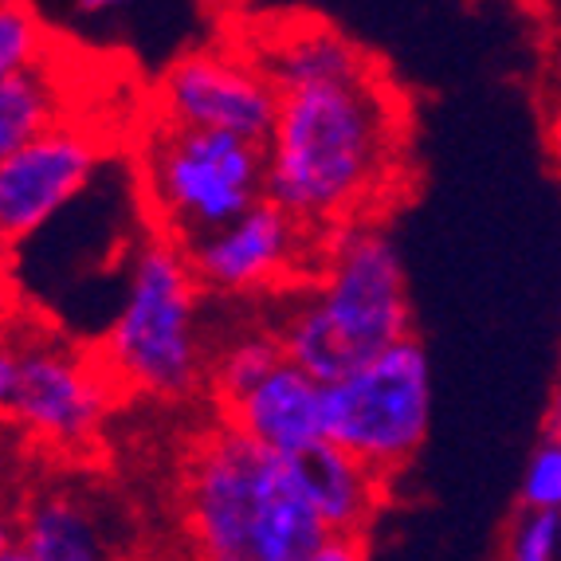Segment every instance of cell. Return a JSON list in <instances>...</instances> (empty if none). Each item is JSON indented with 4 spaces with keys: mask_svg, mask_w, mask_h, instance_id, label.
<instances>
[{
    "mask_svg": "<svg viewBox=\"0 0 561 561\" xmlns=\"http://www.w3.org/2000/svg\"><path fill=\"white\" fill-rule=\"evenodd\" d=\"M59 122V87L44 64L0 76V153L16 150Z\"/></svg>",
    "mask_w": 561,
    "mask_h": 561,
    "instance_id": "15",
    "label": "cell"
},
{
    "mask_svg": "<svg viewBox=\"0 0 561 561\" xmlns=\"http://www.w3.org/2000/svg\"><path fill=\"white\" fill-rule=\"evenodd\" d=\"M153 114L267 141L279 118V91L240 47H201L169 64L153 94Z\"/></svg>",
    "mask_w": 561,
    "mask_h": 561,
    "instance_id": "8",
    "label": "cell"
},
{
    "mask_svg": "<svg viewBox=\"0 0 561 561\" xmlns=\"http://www.w3.org/2000/svg\"><path fill=\"white\" fill-rule=\"evenodd\" d=\"M310 232L319 228H310L279 201L263 197L260 205L236 216L232 225L197 240L185 252L201 287L220 290V295H248V290H267L275 283L299 279Z\"/></svg>",
    "mask_w": 561,
    "mask_h": 561,
    "instance_id": "10",
    "label": "cell"
},
{
    "mask_svg": "<svg viewBox=\"0 0 561 561\" xmlns=\"http://www.w3.org/2000/svg\"><path fill=\"white\" fill-rule=\"evenodd\" d=\"M220 421L248 432L252 440L275 451H299L327 436V385L283 357L255 389L228 404H216Z\"/></svg>",
    "mask_w": 561,
    "mask_h": 561,
    "instance_id": "12",
    "label": "cell"
},
{
    "mask_svg": "<svg viewBox=\"0 0 561 561\" xmlns=\"http://www.w3.org/2000/svg\"><path fill=\"white\" fill-rule=\"evenodd\" d=\"M283 357H287V350H283L279 330H248V334H240L236 342H228V346L216 354L213 365H208L213 401L228 404V401H236V397H243L248 389H255L263 377L272 374Z\"/></svg>",
    "mask_w": 561,
    "mask_h": 561,
    "instance_id": "16",
    "label": "cell"
},
{
    "mask_svg": "<svg viewBox=\"0 0 561 561\" xmlns=\"http://www.w3.org/2000/svg\"><path fill=\"white\" fill-rule=\"evenodd\" d=\"M193 260L178 240L158 236L138 252L118 319L106 330L99 357L122 393L181 401L197 393L205 354L197 337Z\"/></svg>",
    "mask_w": 561,
    "mask_h": 561,
    "instance_id": "5",
    "label": "cell"
},
{
    "mask_svg": "<svg viewBox=\"0 0 561 561\" xmlns=\"http://www.w3.org/2000/svg\"><path fill=\"white\" fill-rule=\"evenodd\" d=\"M432 424V369L416 337L327 385V440L393 479L424 448Z\"/></svg>",
    "mask_w": 561,
    "mask_h": 561,
    "instance_id": "6",
    "label": "cell"
},
{
    "mask_svg": "<svg viewBox=\"0 0 561 561\" xmlns=\"http://www.w3.org/2000/svg\"><path fill=\"white\" fill-rule=\"evenodd\" d=\"M409 334V283L389 232L369 220L334 228L314 263L307 299L279 327L287 357L330 385Z\"/></svg>",
    "mask_w": 561,
    "mask_h": 561,
    "instance_id": "3",
    "label": "cell"
},
{
    "mask_svg": "<svg viewBox=\"0 0 561 561\" xmlns=\"http://www.w3.org/2000/svg\"><path fill=\"white\" fill-rule=\"evenodd\" d=\"M518 503L523 506H561V444L546 436L534 448L530 463H526L523 486H518Z\"/></svg>",
    "mask_w": 561,
    "mask_h": 561,
    "instance_id": "19",
    "label": "cell"
},
{
    "mask_svg": "<svg viewBox=\"0 0 561 561\" xmlns=\"http://www.w3.org/2000/svg\"><path fill=\"white\" fill-rule=\"evenodd\" d=\"M44 51L47 32L36 12L28 9V0H4L0 4V76L44 64Z\"/></svg>",
    "mask_w": 561,
    "mask_h": 561,
    "instance_id": "17",
    "label": "cell"
},
{
    "mask_svg": "<svg viewBox=\"0 0 561 561\" xmlns=\"http://www.w3.org/2000/svg\"><path fill=\"white\" fill-rule=\"evenodd\" d=\"M126 0H76V9L83 16H103V12H118Z\"/></svg>",
    "mask_w": 561,
    "mask_h": 561,
    "instance_id": "20",
    "label": "cell"
},
{
    "mask_svg": "<svg viewBox=\"0 0 561 561\" xmlns=\"http://www.w3.org/2000/svg\"><path fill=\"white\" fill-rule=\"evenodd\" d=\"M12 350H16V389L0 401L9 421L44 448H91L103 432L114 397L122 393L106 374L103 357L59 346L51 337Z\"/></svg>",
    "mask_w": 561,
    "mask_h": 561,
    "instance_id": "7",
    "label": "cell"
},
{
    "mask_svg": "<svg viewBox=\"0 0 561 561\" xmlns=\"http://www.w3.org/2000/svg\"><path fill=\"white\" fill-rule=\"evenodd\" d=\"M255 39L240 44V51L272 79L275 91H299L314 83H337V79H357L374 71L377 64L365 47L327 24L319 16H290L267 20V32H252Z\"/></svg>",
    "mask_w": 561,
    "mask_h": 561,
    "instance_id": "11",
    "label": "cell"
},
{
    "mask_svg": "<svg viewBox=\"0 0 561 561\" xmlns=\"http://www.w3.org/2000/svg\"><path fill=\"white\" fill-rule=\"evenodd\" d=\"M0 553L20 561H99L114 550L91 506L51 491L20 511V530L4 534Z\"/></svg>",
    "mask_w": 561,
    "mask_h": 561,
    "instance_id": "14",
    "label": "cell"
},
{
    "mask_svg": "<svg viewBox=\"0 0 561 561\" xmlns=\"http://www.w3.org/2000/svg\"><path fill=\"white\" fill-rule=\"evenodd\" d=\"M106 150L94 134L56 122L16 150L0 153V232L4 243L28 240L32 232L64 213L91 185Z\"/></svg>",
    "mask_w": 561,
    "mask_h": 561,
    "instance_id": "9",
    "label": "cell"
},
{
    "mask_svg": "<svg viewBox=\"0 0 561 561\" xmlns=\"http://www.w3.org/2000/svg\"><path fill=\"white\" fill-rule=\"evenodd\" d=\"M550 436L561 444V412H558V416H553V424H550Z\"/></svg>",
    "mask_w": 561,
    "mask_h": 561,
    "instance_id": "22",
    "label": "cell"
},
{
    "mask_svg": "<svg viewBox=\"0 0 561 561\" xmlns=\"http://www.w3.org/2000/svg\"><path fill=\"white\" fill-rule=\"evenodd\" d=\"M503 550L515 561H553L561 553L558 511L553 506H518Z\"/></svg>",
    "mask_w": 561,
    "mask_h": 561,
    "instance_id": "18",
    "label": "cell"
},
{
    "mask_svg": "<svg viewBox=\"0 0 561 561\" xmlns=\"http://www.w3.org/2000/svg\"><path fill=\"white\" fill-rule=\"evenodd\" d=\"M248 0H208V9H220V12H232V9H243Z\"/></svg>",
    "mask_w": 561,
    "mask_h": 561,
    "instance_id": "21",
    "label": "cell"
},
{
    "mask_svg": "<svg viewBox=\"0 0 561 561\" xmlns=\"http://www.w3.org/2000/svg\"><path fill=\"white\" fill-rule=\"evenodd\" d=\"M558 523H561V506H558Z\"/></svg>",
    "mask_w": 561,
    "mask_h": 561,
    "instance_id": "24",
    "label": "cell"
},
{
    "mask_svg": "<svg viewBox=\"0 0 561 561\" xmlns=\"http://www.w3.org/2000/svg\"><path fill=\"white\" fill-rule=\"evenodd\" d=\"M138 181L158 236L193 248L267 197V141L153 114L141 138Z\"/></svg>",
    "mask_w": 561,
    "mask_h": 561,
    "instance_id": "4",
    "label": "cell"
},
{
    "mask_svg": "<svg viewBox=\"0 0 561 561\" xmlns=\"http://www.w3.org/2000/svg\"><path fill=\"white\" fill-rule=\"evenodd\" d=\"M283 456H287L295 483L314 503V511L327 518L330 530L357 534V538L369 534L377 511L385 506V483L389 479L377 476L354 451L327 440V436L299 451H283Z\"/></svg>",
    "mask_w": 561,
    "mask_h": 561,
    "instance_id": "13",
    "label": "cell"
},
{
    "mask_svg": "<svg viewBox=\"0 0 561 561\" xmlns=\"http://www.w3.org/2000/svg\"><path fill=\"white\" fill-rule=\"evenodd\" d=\"M558 404H561V377H558Z\"/></svg>",
    "mask_w": 561,
    "mask_h": 561,
    "instance_id": "23",
    "label": "cell"
},
{
    "mask_svg": "<svg viewBox=\"0 0 561 561\" xmlns=\"http://www.w3.org/2000/svg\"><path fill=\"white\" fill-rule=\"evenodd\" d=\"M181 523L193 553L216 561H319L334 530L287 456L220 421L185 459Z\"/></svg>",
    "mask_w": 561,
    "mask_h": 561,
    "instance_id": "2",
    "label": "cell"
},
{
    "mask_svg": "<svg viewBox=\"0 0 561 561\" xmlns=\"http://www.w3.org/2000/svg\"><path fill=\"white\" fill-rule=\"evenodd\" d=\"M404 161V94L381 67L279 94L267 138V197L334 232L393 193Z\"/></svg>",
    "mask_w": 561,
    "mask_h": 561,
    "instance_id": "1",
    "label": "cell"
}]
</instances>
